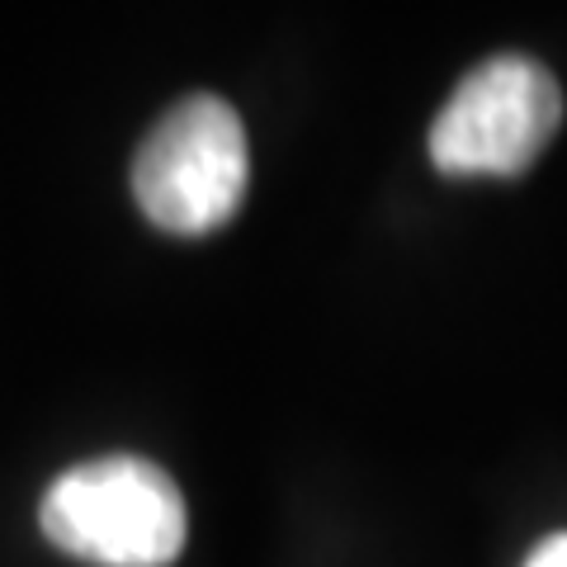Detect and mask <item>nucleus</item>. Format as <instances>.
Listing matches in <instances>:
<instances>
[{
	"mask_svg": "<svg viewBox=\"0 0 567 567\" xmlns=\"http://www.w3.org/2000/svg\"><path fill=\"white\" fill-rule=\"evenodd\" d=\"M563 91L520 52L477 62L431 123V162L445 175H520L554 142Z\"/></svg>",
	"mask_w": 567,
	"mask_h": 567,
	"instance_id": "7ed1b4c3",
	"label": "nucleus"
},
{
	"mask_svg": "<svg viewBox=\"0 0 567 567\" xmlns=\"http://www.w3.org/2000/svg\"><path fill=\"white\" fill-rule=\"evenodd\" d=\"M251 152L237 110L218 95H185L152 123L133 156V199L171 237H208L246 199Z\"/></svg>",
	"mask_w": 567,
	"mask_h": 567,
	"instance_id": "f03ea898",
	"label": "nucleus"
},
{
	"mask_svg": "<svg viewBox=\"0 0 567 567\" xmlns=\"http://www.w3.org/2000/svg\"><path fill=\"white\" fill-rule=\"evenodd\" d=\"M39 525L52 548L95 567H166L189 535L181 487L137 454H104L66 468L43 492Z\"/></svg>",
	"mask_w": 567,
	"mask_h": 567,
	"instance_id": "f257e3e1",
	"label": "nucleus"
},
{
	"mask_svg": "<svg viewBox=\"0 0 567 567\" xmlns=\"http://www.w3.org/2000/svg\"><path fill=\"white\" fill-rule=\"evenodd\" d=\"M525 567H567V535H554V539H544L535 554H529Z\"/></svg>",
	"mask_w": 567,
	"mask_h": 567,
	"instance_id": "20e7f679",
	"label": "nucleus"
}]
</instances>
